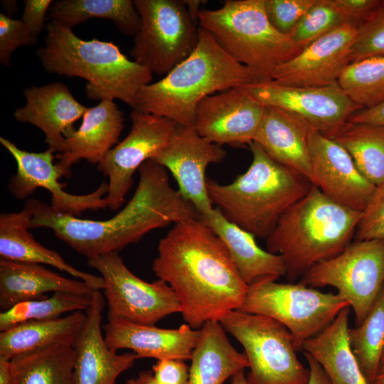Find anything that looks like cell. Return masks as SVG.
Instances as JSON below:
<instances>
[{"label":"cell","mask_w":384,"mask_h":384,"mask_svg":"<svg viewBox=\"0 0 384 384\" xmlns=\"http://www.w3.org/2000/svg\"><path fill=\"white\" fill-rule=\"evenodd\" d=\"M269 80L231 58L199 26L198 43L191 54L161 80L144 86L132 110L193 127L196 107L205 97Z\"/></svg>","instance_id":"cell-3"},{"label":"cell","mask_w":384,"mask_h":384,"mask_svg":"<svg viewBox=\"0 0 384 384\" xmlns=\"http://www.w3.org/2000/svg\"><path fill=\"white\" fill-rule=\"evenodd\" d=\"M348 23L333 0H316L289 37L302 49L334 29Z\"/></svg>","instance_id":"cell-37"},{"label":"cell","mask_w":384,"mask_h":384,"mask_svg":"<svg viewBox=\"0 0 384 384\" xmlns=\"http://www.w3.org/2000/svg\"><path fill=\"white\" fill-rule=\"evenodd\" d=\"M252 159L230 183L207 178L208 197L230 222L267 239L282 214L312 186L297 171L272 159L255 142L249 144Z\"/></svg>","instance_id":"cell-6"},{"label":"cell","mask_w":384,"mask_h":384,"mask_svg":"<svg viewBox=\"0 0 384 384\" xmlns=\"http://www.w3.org/2000/svg\"><path fill=\"white\" fill-rule=\"evenodd\" d=\"M347 121L384 126V101L374 107L356 110Z\"/></svg>","instance_id":"cell-45"},{"label":"cell","mask_w":384,"mask_h":384,"mask_svg":"<svg viewBox=\"0 0 384 384\" xmlns=\"http://www.w3.org/2000/svg\"><path fill=\"white\" fill-rule=\"evenodd\" d=\"M300 283L336 288L353 309L356 325L360 324L384 287V239L351 242L338 255L307 271Z\"/></svg>","instance_id":"cell-11"},{"label":"cell","mask_w":384,"mask_h":384,"mask_svg":"<svg viewBox=\"0 0 384 384\" xmlns=\"http://www.w3.org/2000/svg\"><path fill=\"white\" fill-rule=\"evenodd\" d=\"M220 323L242 346L250 384H307L310 372L299 360L289 330L262 315L233 310Z\"/></svg>","instance_id":"cell-9"},{"label":"cell","mask_w":384,"mask_h":384,"mask_svg":"<svg viewBox=\"0 0 384 384\" xmlns=\"http://www.w3.org/2000/svg\"><path fill=\"white\" fill-rule=\"evenodd\" d=\"M155 275L176 294L183 320L200 329L242 306L248 285L227 247L200 218L179 222L161 238Z\"/></svg>","instance_id":"cell-1"},{"label":"cell","mask_w":384,"mask_h":384,"mask_svg":"<svg viewBox=\"0 0 384 384\" xmlns=\"http://www.w3.org/2000/svg\"><path fill=\"white\" fill-rule=\"evenodd\" d=\"M1 145L15 160L16 173L10 178L8 189L13 196L24 200L38 188H45L51 195L50 206L55 210L80 217L86 210L107 208L105 196L108 186L102 183L94 191L83 195L69 193L60 183L62 172L54 163V151L48 148L41 152L23 150L4 137H0Z\"/></svg>","instance_id":"cell-14"},{"label":"cell","mask_w":384,"mask_h":384,"mask_svg":"<svg viewBox=\"0 0 384 384\" xmlns=\"http://www.w3.org/2000/svg\"><path fill=\"white\" fill-rule=\"evenodd\" d=\"M314 129L297 115L274 107H265L254 142L277 163L310 181V135Z\"/></svg>","instance_id":"cell-24"},{"label":"cell","mask_w":384,"mask_h":384,"mask_svg":"<svg viewBox=\"0 0 384 384\" xmlns=\"http://www.w3.org/2000/svg\"><path fill=\"white\" fill-rule=\"evenodd\" d=\"M316 0H264L266 15L279 33L289 36Z\"/></svg>","instance_id":"cell-39"},{"label":"cell","mask_w":384,"mask_h":384,"mask_svg":"<svg viewBox=\"0 0 384 384\" xmlns=\"http://www.w3.org/2000/svg\"><path fill=\"white\" fill-rule=\"evenodd\" d=\"M37 38L21 19H14L1 13L0 63L9 66L14 51L20 46L36 44Z\"/></svg>","instance_id":"cell-40"},{"label":"cell","mask_w":384,"mask_h":384,"mask_svg":"<svg viewBox=\"0 0 384 384\" xmlns=\"http://www.w3.org/2000/svg\"><path fill=\"white\" fill-rule=\"evenodd\" d=\"M356 240L384 239V181L375 186L355 234Z\"/></svg>","instance_id":"cell-41"},{"label":"cell","mask_w":384,"mask_h":384,"mask_svg":"<svg viewBox=\"0 0 384 384\" xmlns=\"http://www.w3.org/2000/svg\"><path fill=\"white\" fill-rule=\"evenodd\" d=\"M346 306L337 293L323 292L302 283H279L263 279L248 285L238 310L270 317L292 334L296 348L324 330Z\"/></svg>","instance_id":"cell-8"},{"label":"cell","mask_w":384,"mask_h":384,"mask_svg":"<svg viewBox=\"0 0 384 384\" xmlns=\"http://www.w3.org/2000/svg\"><path fill=\"white\" fill-rule=\"evenodd\" d=\"M74 344L60 343L9 361L13 384H74Z\"/></svg>","instance_id":"cell-31"},{"label":"cell","mask_w":384,"mask_h":384,"mask_svg":"<svg viewBox=\"0 0 384 384\" xmlns=\"http://www.w3.org/2000/svg\"><path fill=\"white\" fill-rule=\"evenodd\" d=\"M338 82L361 109L381 103L384 101V55L351 63Z\"/></svg>","instance_id":"cell-36"},{"label":"cell","mask_w":384,"mask_h":384,"mask_svg":"<svg viewBox=\"0 0 384 384\" xmlns=\"http://www.w3.org/2000/svg\"><path fill=\"white\" fill-rule=\"evenodd\" d=\"M49 18L73 28L91 18L112 21L122 33L134 37L141 18L131 0H58L50 9Z\"/></svg>","instance_id":"cell-33"},{"label":"cell","mask_w":384,"mask_h":384,"mask_svg":"<svg viewBox=\"0 0 384 384\" xmlns=\"http://www.w3.org/2000/svg\"><path fill=\"white\" fill-rule=\"evenodd\" d=\"M199 218L223 241L247 285L286 275L282 257L260 247L254 235L228 220L218 207Z\"/></svg>","instance_id":"cell-25"},{"label":"cell","mask_w":384,"mask_h":384,"mask_svg":"<svg viewBox=\"0 0 384 384\" xmlns=\"http://www.w3.org/2000/svg\"><path fill=\"white\" fill-rule=\"evenodd\" d=\"M383 371H384V353H383V356L382 357L381 362H380V373Z\"/></svg>","instance_id":"cell-52"},{"label":"cell","mask_w":384,"mask_h":384,"mask_svg":"<svg viewBox=\"0 0 384 384\" xmlns=\"http://www.w3.org/2000/svg\"><path fill=\"white\" fill-rule=\"evenodd\" d=\"M361 215L312 185L280 217L266 239L267 251L282 257L286 275L294 281L345 250L355 237Z\"/></svg>","instance_id":"cell-5"},{"label":"cell","mask_w":384,"mask_h":384,"mask_svg":"<svg viewBox=\"0 0 384 384\" xmlns=\"http://www.w3.org/2000/svg\"><path fill=\"white\" fill-rule=\"evenodd\" d=\"M104 281L108 319L154 325L165 316L181 312L180 302L170 286L161 279L146 282L135 275L118 252L87 259Z\"/></svg>","instance_id":"cell-12"},{"label":"cell","mask_w":384,"mask_h":384,"mask_svg":"<svg viewBox=\"0 0 384 384\" xmlns=\"http://www.w3.org/2000/svg\"><path fill=\"white\" fill-rule=\"evenodd\" d=\"M132 126L126 137L115 145L97 165L108 178L105 196L107 208L119 209L133 184V176L146 161L168 144L176 124L159 116L132 110Z\"/></svg>","instance_id":"cell-13"},{"label":"cell","mask_w":384,"mask_h":384,"mask_svg":"<svg viewBox=\"0 0 384 384\" xmlns=\"http://www.w3.org/2000/svg\"><path fill=\"white\" fill-rule=\"evenodd\" d=\"M265 110L245 86L233 87L199 102L193 127L201 137L220 146L249 145L255 140Z\"/></svg>","instance_id":"cell-17"},{"label":"cell","mask_w":384,"mask_h":384,"mask_svg":"<svg viewBox=\"0 0 384 384\" xmlns=\"http://www.w3.org/2000/svg\"><path fill=\"white\" fill-rule=\"evenodd\" d=\"M85 282L65 277L40 264L0 260V308L5 311L24 302L47 297L48 292L88 294Z\"/></svg>","instance_id":"cell-27"},{"label":"cell","mask_w":384,"mask_h":384,"mask_svg":"<svg viewBox=\"0 0 384 384\" xmlns=\"http://www.w3.org/2000/svg\"><path fill=\"white\" fill-rule=\"evenodd\" d=\"M357 26L346 23L302 48L299 54L276 68L271 80L287 86L315 87L338 82L351 63Z\"/></svg>","instance_id":"cell-18"},{"label":"cell","mask_w":384,"mask_h":384,"mask_svg":"<svg viewBox=\"0 0 384 384\" xmlns=\"http://www.w3.org/2000/svg\"><path fill=\"white\" fill-rule=\"evenodd\" d=\"M45 46L36 54L49 73L87 81L92 100L118 99L132 109L141 89L151 82L152 73L131 60L112 42L83 40L57 21L46 25Z\"/></svg>","instance_id":"cell-4"},{"label":"cell","mask_w":384,"mask_h":384,"mask_svg":"<svg viewBox=\"0 0 384 384\" xmlns=\"http://www.w3.org/2000/svg\"><path fill=\"white\" fill-rule=\"evenodd\" d=\"M325 135L349 154L371 183L377 186L384 181V126L347 121Z\"/></svg>","instance_id":"cell-32"},{"label":"cell","mask_w":384,"mask_h":384,"mask_svg":"<svg viewBox=\"0 0 384 384\" xmlns=\"http://www.w3.org/2000/svg\"><path fill=\"white\" fill-rule=\"evenodd\" d=\"M373 384H384V371L378 374Z\"/></svg>","instance_id":"cell-51"},{"label":"cell","mask_w":384,"mask_h":384,"mask_svg":"<svg viewBox=\"0 0 384 384\" xmlns=\"http://www.w3.org/2000/svg\"><path fill=\"white\" fill-rule=\"evenodd\" d=\"M190 360L188 384H223L249 367L245 353L231 345L218 321H207L201 328L200 338Z\"/></svg>","instance_id":"cell-29"},{"label":"cell","mask_w":384,"mask_h":384,"mask_svg":"<svg viewBox=\"0 0 384 384\" xmlns=\"http://www.w3.org/2000/svg\"><path fill=\"white\" fill-rule=\"evenodd\" d=\"M100 291H93L85 322L74 343V384H116L138 358L134 352L119 354L107 344L102 330L105 299Z\"/></svg>","instance_id":"cell-20"},{"label":"cell","mask_w":384,"mask_h":384,"mask_svg":"<svg viewBox=\"0 0 384 384\" xmlns=\"http://www.w3.org/2000/svg\"><path fill=\"white\" fill-rule=\"evenodd\" d=\"M92 294L57 292L45 298L19 303L0 313V331L26 321L51 320L67 312L86 311Z\"/></svg>","instance_id":"cell-35"},{"label":"cell","mask_w":384,"mask_h":384,"mask_svg":"<svg viewBox=\"0 0 384 384\" xmlns=\"http://www.w3.org/2000/svg\"><path fill=\"white\" fill-rule=\"evenodd\" d=\"M245 87L264 106L290 112L324 134L342 125L354 112L361 109L338 82L324 87H301L269 80Z\"/></svg>","instance_id":"cell-15"},{"label":"cell","mask_w":384,"mask_h":384,"mask_svg":"<svg viewBox=\"0 0 384 384\" xmlns=\"http://www.w3.org/2000/svg\"><path fill=\"white\" fill-rule=\"evenodd\" d=\"M124 127V113L114 100L87 107L80 126L65 134L64 149L55 155L63 176H70L72 166L82 159L97 165L118 144Z\"/></svg>","instance_id":"cell-22"},{"label":"cell","mask_w":384,"mask_h":384,"mask_svg":"<svg viewBox=\"0 0 384 384\" xmlns=\"http://www.w3.org/2000/svg\"><path fill=\"white\" fill-rule=\"evenodd\" d=\"M86 320V313L75 311L51 320L29 321L0 333V360L13 358L60 343H75Z\"/></svg>","instance_id":"cell-30"},{"label":"cell","mask_w":384,"mask_h":384,"mask_svg":"<svg viewBox=\"0 0 384 384\" xmlns=\"http://www.w3.org/2000/svg\"><path fill=\"white\" fill-rule=\"evenodd\" d=\"M108 346L116 351L130 349L138 358L191 359L201 336V329L185 324L178 329H161L120 319H108L103 326Z\"/></svg>","instance_id":"cell-21"},{"label":"cell","mask_w":384,"mask_h":384,"mask_svg":"<svg viewBox=\"0 0 384 384\" xmlns=\"http://www.w3.org/2000/svg\"><path fill=\"white\" fill-rule=\"evenodd\" d=\"M309 154L311 183L333 201L362 212L375 186L360 172L349 154L314 129L310 135Z\"/></svg>","instance_id":"cell-19"},{"label":"cell","mask_w":384,"mask_h":384,"mask_svg":"<svg viewBox=\"0 0 384 384\" xmlns=\"http://www.w3.org/2000/svg\"><path fill=\"white\" fill-rule=\"evenodd\" d=\"M350 306L343 309L319 334L302 348L322 368L331 384H370L349 344Z\"/></svg>","instance_id":"cell-28"},{"label":"cell","mask_w":384,"mask_h":384,"mask_svg":"<svg viewBox=\"0 0 384 384\" xmlns=\"http://www.w3.org/2000/svg\"><path fill=\"white\" fill-rule=\"evenodd\" d=\"M23 95L26 103L16 110L14 118L39 128L48 148L57 154L63 152L65 134L75 128L74 123L83 117L87 107L59 82L26 88Z\"/></svg>","instance_id":"cell-23"},{"label":"cell","mask_w":384,"mask_h":384,"mask_svg":"<svg viewBox=\"0 0 384 384\" xmlns=\"http://www.w3.org/2000/svg\"><path fill=\"white\" fill-rule=\"evenodd\" d=\"M384 55V0L357 27L350 54L351 63Z\"/></svg>","instance_id":"cell-38"},{"label":"cell","mask_w":384,"mask_h":384,"mask_svg":"<svg viewBox=\"0 0 384 384\" xmlns=\"http://www.w3.org/2000/svg\"><path fill=\"white\" fill-rule=\"evenodd\" d=\"M231 378V384H250L244 373V370H239Z\"/></svg>","instance_id":"cell-50"},{"label":"cell","mask_w":384,"mask_h":384,"mask_svg":"<svg viewBox=\"0 0 384 384\" xmlns=\"http://www.w3.org/2000/svg\"><path fill=\"white\" fill-rule=\"evenodd\" d=\"M134 4L141 23L130 55L152 74L164 77L194 50L199 24L184 1L134 0Z\"/></svg>","instance_id":"cell-10"},{"label":"cell","mask_w":384,"mask_h":384,"mask_svg":"<svg viewBox=\"0 0 384 384\" xmlns=\"http://www.w3.org/2000/svg\"><path fill=\"white\" fill-rule=\"evenodd\" d=\"M348 341L365 378L373 384L384 353V287L365 319L348 329Z\"/></svg>","instance_id":"cell-34"},{"label":"cell","mask_w":384,"mask_h":384,"mask_svg":"<svg viewBox=\"0 0 384 384\" xmlns=\"http://www.w3.org/2000/svg\"><path fill=\"white\" fill-rule=\"evenodd\" d=\"M348 23L360 26L378 5L380 0H333Z\"/></svg>","instance_id":"cell-43"},{"label":"cell","mask_w":384,"mask_h":384,"mask_svg":"<svg viewBox=\"0 0 384 384\" xmlns=\"http://www.w3.org/2000/svg\"><path fill=\"white\" fill-rule=\"evenodd\" d=\"M127 384H158L155 380L152 371H141L135 378L127 380Z\"/></svg>","instance_id":"cell-47"},{"label":"cell","mask_w":384,"mask_h":384,"mask_svg":"<svg viewBox=\"0 0 384 384\" xmlns=\"http://www.w3.org/2000/svg\"><path fill=\"white\" fill-rule=\"evenodd\" d=\"M0 384H13L7 361L0 360Z\"/></svg>","instance_id":"cell-48"},{"label":"cell","mask_w":384,"mask_h":384,"mask_svg":"<svg viewBox=\"0 0 384 384\" xmlns=\"http://www.w3.org/2000/svg\"><path fill=\"white\" fill-rule=\"evenodd\" d=\"M185 4L188 8V10L189 11V14H191V17L198 23V14L201 11L200 9V5L202 4V1H196V0H190V1H184Z\"/></svg>","instance_id":"cell-49"},{"label":"cell","mask_w":384,"mask_h":384,"mask_svg":"<svg viewBox=\"0 0 384 384\" xmlns=\"http://www.w3.org/2000/svg\"><path fill=\"white\" fill-rule=\"evenodd\" d=\"M309 365L310 372L307 384H331L320 365L307 353L303 352Z\"/></svg>","instance_id":"cell-46"},{"label":"cell","mask_w":384,"mask_h":384,"mask_svg":"<svg viewBox=\"0 0 384 384\" xmlns=\"http://www.w3.org/2000/svg\"><path fill=\"white\" fill-rule=\"evenodd\" d=\"M225 156L222 146L201 137L194 127L177 125L168 144L151 160L169 171L179 193L201 217L213 208L207 192L206 170Z\"/></svg>","instance_id":"cell-16"},{"label":"cell","mask_w":384,"mask_h":384,"mask_svg":"<svg viewBox=\"0 0 384 384\" xmlns=\"http://www.w3.org/2000/svg\"><path fill=\"white\" fill-rule=\"evenodd\" d=\"M31 213L23 208L19 212L0 215L1 259L26 263L47 265L65 272L82 280L94 290H102L104 281L100 276L81 271L68 263L61 255L38 242L28 231Z\"/></svg>","instance_id":"cell-26"},{"label":"cell","mask_w":384,"mask_h":384,"mask_svg":"<svg viewBox=\"0 0 384 384\" xmlns=\"http://www.w3.org/2000/svg\"><path fill=\"white\" fill-rule=\"evenodd\" d=\"M138 173L132 197L113 217L82 219L59 212L46 202L28 198L23 208L31 215L29 229H50L56 238L89 259L118 252L155 229L199 218L193 206L171 186L164 166L149 159Z\"/></svg>","instance_id":"cell-2"},{"label":"cell","mask_w":384,"mask_h":384,"mask_svg":"<svg viewBox=\"0 0 384 384\" xmlns=\"http://www.w3.org/2000/svg\"><path fill=\"white\" fill-rule=\"evenodd\" d=\"M198 24L231 58L270 80L276 68L302 50L271 25L264 0H227L218 9H201Z\"/></svg>","instance_id":"cell-7"},{"label":"cell","mask_w":384,"mask_h":384,"mask_svg":"<svg viewBox=\"0 0 384 384\" xmlns=\"http://www.w3.org/2000/svg\"><path fill=\"white\" fill-rule=\"evenodd\" d=\"M152 373L158 384H188L189 368L182 360H159Z\"/></svg>","instance_id":"cell-42"},{"label":"cell","mask_w":384,"mask_h":384,"mask_svg":"<svg viewBox=\"0 0 384 384\" xmlns=\"http://www.w3.org/2000/svg\"><path fill=\"white\" fill-rule=\"evenodd\" d=\"M53 1L24 0L21 20L36 37L45 27L46 16Z\"/></svg>","instance_id":"cell-44"}]
</instances>
